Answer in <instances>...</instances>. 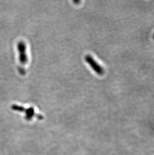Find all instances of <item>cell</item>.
Returning a JSON list of instances; mask_svg holds the SVG:
<instances>
[{
    "label": "cell",
    "mask_w": 154,
    "mask_h": 155,
    "mask_svg": "<svg viewBox=\"0 0 154 155\" xmlns=\"http://www.w3.org/2000/svg\"><path fill=\"white\" fill-rule=\"evenodd\" d=\"M17 46L19 52V61L21 64L25 65L28 61L26 45L23 41H20L18 43Z\"/></svg>",
    "instance_id": "6da1fadb"
},
{
    "label": "cell",
    "mask_w": 154,
    "mask_h": 155,
    "mask_svg": "<svg viewBox=\"0 0 154 155\" xmlns=\"http://www.w3.org/2000/svg\"><path fill=\"white\" fill-rule=\"evenodd\" d=\"M85 60L86 62L91 67L96 73H97L98 74L100 75L103 74L104 73L103 68L96 62L94 59L93 58L92 56L90 55H87L85 56Z\"/></svg>",
    "instance_id": "7a4b0ae2"
},
{
    "label": "cell",
    "mask_w": 154,
    "mask_h": 155,
    "mask_svg": "<svg viewBox=\"0 0 154 155\" xmlns=\"http://www.w3.org/2000/svg\"><path fill=\"white\" fill-rule=\"evenodd\" d=\"M26 111V117L28 120H30L33 117V116L35 114V110L33 107H30L27 110L25 108L24 111Z\"/></svg>",
    "instance_id": "3957f363"
},
{
    "label": "cell",
    "mask_w": 154,
    "mask_h": 155,
    "mask_svg": "<svg viewBox=\"0 0 154 155\" xmlns=\"http://www.w3.org/2000/svg\"></svg>",
    "instance_id": "277c9868"
}]
</instances>
